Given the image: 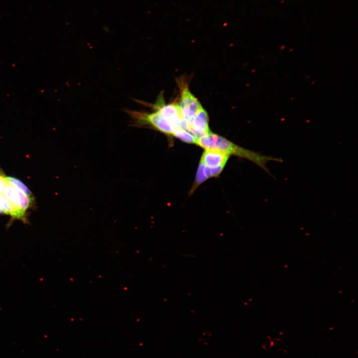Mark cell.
I'll list each match as a JSON object with an SVG mask.
<instances>
[{
	"label": "cell",
	"mask_w": 358,
	"mask_h": 358,
	"mask_svg": "<svg viewBox=\"0 0 358 358\" xmlns=\"http://www.w3.org/2000/svg\"><path fill=\"white\" fill-rule=\"evenodd\" d=\"M33 204V196L27 186L0 170V214L9 216L11 221L27 223Z\"/></svg>",
	"instance_id": "obj_1"
},
{
	"label": "cell",
	"mask_w": 358,
	"mask_h": 358,
	"mask_svg": "<svg viewBox=\"0 0 358 358\" xmlns=\"http://www.w3.org/2000/svg\"><path fill=\"white\" fill-rule=\"evenodd\" d=\"M206 149H214L222 151L229 155H233L249 160L264 170L269 175L275 178L266 167L269 161L282 163V159L265 156L240 147L226 138L211 132L197 138L196 143Z\"/></svg>",
	"instance_id": "obj_2"
},
{
	"label": "cell",
	"mask_w": 358,
	"mask_h": 358,
	"mask_svg": "<svg viewBox=\"0 0 358 358\" xmlns=\"http://www.w3.org/2000/svg\"><path fill=\"white\" fill-rule=\"evenodd\" d=\"M135 101L139 104L148 106L157 110L170 124L173 130L177 128L186 130L188 121L183 117L178 104L176 103L165 104L162 95L159 96L154 104H150L138 99H136Z\"/></svg>",
	"instance_id": "obj_3"
},
{
	"label": "cell",
	"mask_w": 358,
	"mask_h": 358,
	"mask_svg": "<svg viewBox=\"0 0 358 358\" xmlns=\"http://www.w3.org/2000/svg\"><path fill=\"white\" fill-rule=\"evenodd\" d=\"M178 104L183 117L188 121L202 107L198 100L186 87L182 89Z\"/></svg>",
	"instance_id": "obj_4"
},
{
	"label": "cell",
	"mask_w": 358,
	"mask_h": 358,
	"mask_svg": "<svg viewBox=\"0 0 358 358\" xmlns=\"http://www.w3.org/2000/svg\"><path fill=\"white\" fill-rule=\"evenodd\" d=\"M186 130L196 138L210 132L207 111L202 107L188 121Z\"/></svg>",
	"instance_id": "obj_5"
},
{
	"label": "cell",
	"mask_w": 358,
	"mask_h": 358,
	"mask_svg": "<svg viewBox=\"0 0 358 358\" xmlns=\"http://www.w3.org/2000/svg\"><path fill=\"white\" fill-rule=\"evenodd\" d=\"M230 155L217 149H206L202 154L200 162L205 166L211 167H224Z\"/></svg>",
	"instance_id": "obj_6"
},
{
	"label": "cell",
	"mask_w": 358,
	"mask_h": 358,
	"mask_svg": "<svg viewBox=\"0 0 358 358\" xmlns=\"http://www.w3.org/2000/svg\"><path fill=\"white\" fill-rule=\"evenodd\" d=\"M172 135L187 143H196L197 138L185 129H174Z\"/></svg>",
	"instance_id": "obj_7"
},
{
	"label": "cell",
	"mask_w": 358,
	"mask_h": 358,
	"mask_svg": "<svg viewBox=\"0 0 358 358\" xmlns=\"http://www.w3.org/2000/svg\"><path fill=\"white\" fill-rule=\"evenodd\" d=\"M204 166L205 165L202 162H200L195 177L194 184L192 187L191 191H193L195 188L197 187L200 184L207 179L204 173Z\"/></svg>",
	"instance_id": "obj_8"
},
{
	"label": "cell",
	"mask_w": 358,
	"mask_h": 358,
	"mask_svg": "<svg viewBox=\"0 0 358 358\" xmlns=\"http://www.w3.org/2000/svg\"><path fill=\"white\" fill-rule=\"evenodd\" d=\"M224 167L219 166L217 167L211 168L205 165L204 173L207 179L211 177L218 176L222 171Z\"/></svg>",
	"instance_id": "obj_9"
}]
</instances>
